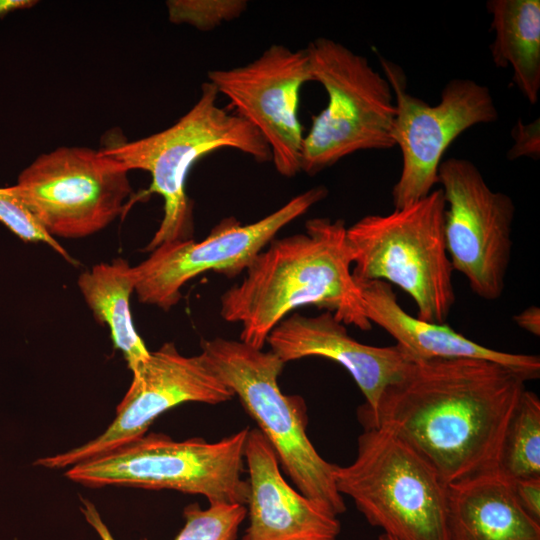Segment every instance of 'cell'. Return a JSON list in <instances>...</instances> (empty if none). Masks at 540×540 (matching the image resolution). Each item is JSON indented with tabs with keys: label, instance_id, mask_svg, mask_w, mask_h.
Masks as SVG:
<instances>
[{
	"label": "cell",
	"instance_id": "obj_4",
	"mask_svg": "<svg viewBox=\"0 0 540 540\" xmlns=\"http://www.w3.org/2000/svg\"><path fill=\"white\" fill-rule=\"evenodd\" d=\"M444 215L440 188L391 213L367 215L347 227L353 279L396 285L413 299L419 319L445 323L456 296Z\"/></svg>",
	"mask_w": 540,
	"mask_h": 540
},
{
	"label": "cell",
	"instance_id": "obj_26",
	"mask_svg": "<svg viewBox=\"0 0 540 540\" xmlns=\"http://www.w3.org/2000/svg\"><path fill=\"white\" fill-rule=\"evenodd\" d=\"M515 497L521 508L540 522V477L513 480Z\"/></svg>",
	"mask_w": 540,
	"mask_h": 540
},
{
	"label": "cell",
	"instance_id": "obj_20",
	"mask_svg": "<svg viewBox=\"0 0 540 540\" xmlns=\"http://www.w3.org/2000/svg\"><path fill=\"white\" fill-rule=\"evenodd\" d=\"M132 267L127 260L116 258L94 265L77 280L94 318L109 328L113 345L121 351L131 372L150 355L134 327L130 311V296L134 292Z\"/></svg>",
	"mask_w": 540,
	"mask_h": 540
},
{
	"label": "cell",
	"instance_id": "obj_12",
	"mask_svg": "<svg viewBox=\"0 0 540 540\" xmlns=\"http://www.w3.org/2000/svg\"><path fill=\"white\" fill-rule=\"evenodd\" d=\"M445 200L444 234L453 270L472 292L493 301L504 291L512 251L513 200L493 191L474 163L449 158L438 169Z\"/></svg>",
	"mask_w": 540,
	"mask_h": 540
},
{
	"label": "cell",
	"instance_id": "obj_17",
	"mask_svg": "<svg viewBox=\"0 0 540 540\" xmlns=\"http://www.w3.org/2000/svg\"><path fill=\"white\" fill-rule=\"evenodd\" d=\"M355 282L368 320L392 336L412 360L483 359L504 365L527 381L539 378V356L485 347L446 323L438 324L411 316L398 303L392 285L379 280Z\"/></svg>",
	"mask_w": 540,
	"mask_h": 540
},
{
	"label": "cell",
	"instance_id": "obj_7",
	"mask_svg": "<svg viewBox=\"0 0 540 540\" xmlns=\"http://www.w3.org/2000/svg\"><path fill=\"white\" fill-rule=\"evenodd\" d=\"M246 427L216 442L144 436L111 452L67 468L64 475L89 488L124 486L201 495L211 503L247 505L250 487L242 477Z\"/></svg>",
	"mask_w": 540,
	"mask_h": 540
},
{
	"label": "cell",
	"instance_id": "obj_28",
	"mask_svg": "<svg viewBox=\"0 0 540 540\" xmlns=\"http://www.w3.org/2000/svg\"><path fill=\"white\" fill-rule=\"evenodd\" d=\"M516 324L527 332L540 335V309L536 306L526 308L513 317Z\"/></svg>",
	"mask_w": 540,
	"mask_h": 540
},
{
	"label": "cell",
	"instance_id": "obj_29",
	"mask_svg": "<svg viewBox=\"0 0 540 540\" xmlns=\"http://www.w3.org/2000/svg\"><path fill=\"white\" fill-rule=\"evenodd\" d=\"M37 4L35 0H0V18L19 9H27Z\"/></svg>",
	"mask_w": 540,
	"mask_h": 540
},
{
	"label": "cell",
	"instance_id": "obj_27",
	"mask_svg": "<svg viewBox=\"0 0 540 540\" xmlns=\"http://www.w3.org/2000/svg\"><path fill=\"white\" fill-rule=\"evenodd\" d=\"M80 511L86 522L95 530L101 540H116L91 501L81 498Z\"/></svg>",
	"mask_w": 540,
	"mask_h": 540
},
{
	"label": "cell",
	"instance_id": "obj_30",
	"mask_svg": "<svg viewBox=\"0 0 540 540\" xmlns=\"http://www.w3.org/2000/svg\"><path fill=\"white\" fill-rule=\"evenodd\" d=\"M378 540H394V539L383 533L379 536Z\"/></svg>",
	"mask_w": 540,
	"mask_h": 540
},
{
	"label": "cell",
	"instance_id": "obj_13",
	"mask_svg": "<svg viewBox=\"0 0 540 540\" xmlns=\"http://www.w3.org/2000/svg\"><path fill=\"white\" fill-rule=\"evenodd\" d=\"M233 392L211 370L203 355H182L166 342L132 372L131 384L107 429L87 443L66 452L37 459L34 465L66 469L111 452L144 436L154 420L185 402L216 405Z\"/></svg>",
	"mask_w": 540,
	"mask_h": 540
},
{
	"label": "cell",
	"instance_id": "obj_10",
	"mask_svg": "<svg viewBox=\"0 0 540 540\" xmlns=\"http://www.w3.org/2000/svg\"><path fill=\"white\" fill-rule=\"evenodd\" d=\"M394 95L392 136L402 154V169L392 188L394 208L426 197L438 183V169L450 144L464 131L498 119L489 88L455 78L442 89L440 101L429 105L407 90V78L395 62L380 57Z\"/></svg>",
	"mask_w": 540,
	"mask_h": 540
},
{
	"label": "cell",
	"instance_id": "obj_1",
	"mask_svg": "<svg viewBox=\"0 0 540 540\" xmlns=\"http://www.w3.org/2000/svg\"><path fill=\"white\" fill-rule=\"evenodd\" d=\"M526 381L483 359L411 360L384 390L375 415L360 423L394 431L448 486L498 470Z\"/></svg>",
	"mask_w": 540,
	"mask_h": 540
},
{
	"label": "cell",
	"instance_id": "obj_8",
	"mask_svg": "<svg viewBox=\"0 0 540 540\" xmlns=\"http://www.w3.org/2000/svg\"><path fill=\"white\" fill-rule=\"evenodd\" d=\"M313 81L328 104L304 136L301 172L315 175L358 151L395 147L396 108L385 76L343 44L319 37L308 44Z\"/></svg>",
	"mask_w": 540,
	"mask_h": 540
},
{
	"label": "cell",
	"instance_id": "obj_6",
	"mask_svg": "<svg viewBox=\"0 0 540 540\" xmlns=\"http://www.w3.org/2000/svg\"><path fill=\"white\" fill-rule=\"evenodd\" d=\"M338 492L394 540H448L447 485L394 431L367 428L348 466L336 465Z\"/></svg>",
	"mask_w": 540,
	"mask_h": 540
},
{
	"label": "cell",
	"instance_id": "obj_5",
	"mask_svg": "<svg viewBox=\"0 0 540 540\" xmlns=\"http://www.w3.org/2000/svg\"><path fill=\"white\" fill-rule=\"evenodd\" d=\"M200 353L238 396L298 491L336 516L344 513L346 505L334 479L336 464L322 458L307 436L303 398L285 395L279 387L278 377L285 363L271 350L221 337L202 340Z\"/></svg>",
	"mask_w": 540,
	"mask_h": 540
},
{
	"label": "cell",
	"instance_id": "obj_16",
	"mask_svg": "<svg viewBox=\"0 0 540 540\" xmlns=\"http://www.w3.org/2000/svg\"><path fill=\"white\" fill-rule=\"evenodd\" d=\"M244 459L249 524L241 540H337V516L286 482L274 448L258 428L248 431Z\"/></svg>",
	"mask_w": 540,
	"mask_h": 540
},
{
	"label": "cell",
	"instance_id": "obj_9",
	"mask_svg": "<svg viewBox=\"0 0 540 540\" xmlns=\"http://www.w3.org/2000/svg\"><path fill=\"white\" fill-rule=\"evenodd\" d=\"M128 172L100 149L58 147L7 188L52 237L83 238L122 214L132 192Z\"/></svg>",
	"mask_w": 540,
	"mask_h": 540
},
{
	"label": "cell",
	"instance_id": "obj_14",
	"mask_svg": "<svg viewBox=\"0 0 540 540\" xmlns=\"http://www.w3.org/2000/svg\"><path fill=\"white\" fill-rule=\"evenodd\" d=\"M208 81L262 136L280 175L294 177L301 172L300 90L313 81L306 48L273 44L246 65L209 71Z\"/></svg>",
	"mask_w": 540,
	"mask_h": 540
},
{
	"label": "cell",
	"instance_id": "obj_2",
	"mask_svg": "<svg viewBox=\"0 0 540 540\" xmlns=\"http://www.w3.org/2000/svg\"><path fill=\"white\" fill-rule=\"evenodd\" d=\"M346 230L342 219L317 217L305 223L304 233L274 238L250 262L244 279L221 295V318L240 323V340L259 349L284 318L306 305L370 330Z\"/></svg>",
	"mask_w": 540,
	"mask_h": 540
},
{
	"label": "cell",
	"instance_id": "obj_3",
	"mask_svg": "<svg viewBox=\"0 0 540 540\" xmlns=\"http://www.w3.org/2000/svg\"><path fill=\"white\" fill-rule=\"evenodd\" d=\"M218 96L215 86L204 82L196 103L172 126L100 148L128 171L149 172L152 183L147 194L157 193L163 199V218L144 249L147 252L163 243L192 238L193 210L185 184L198 160L220 149L240 151L260 163L271 160L262 136L243 118L220 107Z\"/></svg>",
	"mask_w": 540,
	"mask_h": 540
},
{
	"label": "cell",
	"instance_id": "obj_15",
	"mask_svg": "<svg viewBox=\"0 0 540 540\" xmlns=\"http://www.w3.org/2000/svg\"><path fill=\"white\" fill-rule=\"evenodd\" d=\"M266 342L284 363L322 357L344 367L365 397V404L358 408L359 421L375 415L384 390L412 360L397 344L379 347L355 340L329 311L316 316L292 313L270 332Z\"/></svg>",
	"mask_w": 540,
	"mask_h": 540
},
{
	"label": "cell",
	"instance_id": "obj_11",
	"mask_svg": "<svg viewBox=\"0 0 540 540\" xmlns=\"http://www.w3.org/2000/svg\"><path fill=\"white\" fill-rule=\"evenodd\" d=\"M327 194L325 186H315L253 223L242 225L230 217L219 222L201 241L191 238L159 245L132 267L139 302L167 311L180 301L184 285L201 273L215 271L235 277L246 270L282 228Z\"/></svg>",
	"mask_w": 540,
	"mask_h": 540
},
{
	"label": "cell",
	"instance_id": "obj_22",
	"mask_svg": "<svg viewBox=\"0 0 540 540\" xmlns=\"http://www.w3.org/2000/svg\"><path fill=\"white\" fill-rule=\"evenodd\" d=\"M185 524L174 540H237L247 516L241 504L211 503L202 509L194 503L185 507Z\"/></svg>",
	"mask_w": 540,
	"mask_h": 540
},
{
	"label": "cell",
	"instance_id": "obj_19",
	"mask_svg": "<svg viewBox=\"0 0 540 540\" xmlns=\"http://www.w3.org/2000/svg\"><path fill=\"white\" fill-rule=\"evenodd\" d=\"M487 10L495 33L490 46L494 64L510 67L518 90L535 104L540 91V1L490 0Z\"/></svg>",
	"mask_w": 540,
	"mask_h": 540
},
{
	"label": "cell",
	"instance_id": "obj_23",
	"mask_svg": "<svg viewBox=\"0 0 540 540\" xmlns=\"http://www.w3.org/2000/svg\"><path fill=\"white\" fill-rule=\"evenodd\" d=\"M168 17L175 24H189L198 30L215 29L232 21L246 10L244 0H169Z\"/></svg>",
	"mask_w": 540,
	"mask_h": 540
},
{
	"label": "cell",
	"instance_id": "obj_24",
	"mask_svg": "<svg viewBox=\"0 0 540 540\" xmlns=\"http://www.w3.org/2000/svg\"><path fill=\"white\" fill-rule=\"evenodd\" d=\"M0 222L21 240L43 242L67 262L77 264V261L41 226L30 210L7 187L0 188Z\"/></svg>",
	"mask_w": 540,
	"mask_h": 540
},
{
	"label": "cell",
	"instance_id": "obj_21",
	"mask_svg": "<svg viewBox=\"0 0 540 540\" xmlns=\"http://www.w3.org/2000/svg\"><path fill=\"white\" fill-rule=\"evenodd\" d=\"M498 470L512 481L540 477V400L527 389L507 426Z\"/></svg>",
	"mask_w": 540,
	"mask_h": 540
},
{
	"label": "cell",
	"instance_id": "obj_18",
	"mask_svg": "<svg viewBox=\"0 0 540 540\" xmlns=\"http://www.w3.org/2000/svg\"><path fill=\"white\" fill-rule=\"evenodd\" d=\"M446 524L448 540H540V522L499 470L447 486Z\"/></svg>",
	"mask_w": 540,
	"mask_h": 540
},
{
	"label": "cell",
	"instance_id": "obj_25",
	"mask_svg": "<svg viewBox=\"0 0 540 540\" xmlns=\"http://www.w3.org/2000/svg\"><path fill=\"white\" fill-rule=\"evenodd\" d=\"M539 128V118L528 124L519 119L512 132L514 144L508 151L507 157L511 160L519 157L538 159L540 156Z\"/></svg>",
	"mask_w": 540,
	"mask_h": 540
}]
</instances>
